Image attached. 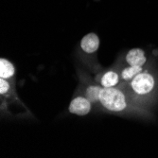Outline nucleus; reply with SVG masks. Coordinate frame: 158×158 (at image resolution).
<instances>
[{
	"mask_svg": "<svg viewBox=\"0 0 158 158\" xmlns=\"http://www.w3.org/2000/svg\"><path fill=\"white\" fill-rule=\"evenodd\" d=\"M141 66H131L129 68H126L123 70L122 72V78L124 80H130L133 77L136 76L137 74H139L141 72Z\"/></svg>",
	"mask_w": 158,
	"mask_h": 158,
	"instance_id": "obj_9",
	"label": "nucleus"
},
{
	"mask_svg": "<svg viewBox=\"0 0 158 158\" xmlns=\"http://www.w3.org/2000/svg\"><path fill=\"white\" fill-rule=\"evenodd\" d=\"M118 82V76L117 73L110 71L104 74V76L102 79V84L103 87H113Z\"/></svg>",
	"mask_w": 158,
	"mask_h": 158,
	"instance_id": "obj_7",
	"label": "nucleus"
},
{
	"mask_svg": "<svg viewBox=\"0 0 158 158\" xmlns=\"http://www.w3.org/2000/svg\"><path fill=\"white\" fill-rule=\"evenodd\" d=\"M9 88H10V85L5 81V79H3V78L0 79V93L5 94L6 92H8Z\"/></svg>",
	"mask_w": 158,
	"mask_h": 158,
	"instance_id": "obj_10",
	"label": "nucleus"
},
{
	"mask_svg": "<svg viewBox=\"0 0 158 158\" xmlns=\"http://www.w3.org/2000/svg\"><path fill=\"white\" fill-rule=\"evenodd\" d=\"M81 46L82 50H84L86 53H93L98 50L99 46V39L97 34L95 33H88L86 34L81 42Z\"/></svg>",
	"mask_w": 158,
	"mask_h": 158,
	"instance_id": "obj_4",
	"label": "nucleus"
},
{
	"mask_svg": "<svg viewBox=\"0 0 158 158\" xmlns=\"http://www.w3.org/2000/svg\"><path fill=\"white\" fill-rule=\"evenodd\" d=\"M154 80L152 76L148 73H139L132 81L133 89L140 95H144L151 92L153 88Z\"/></svg>",
	"mask_w": 158,
	"mask_h": 158,
	"instance_id": "obj_2",
	"label": "nucleus"
},
{
	"mask_svg": "<svg viewBox=\"0 0 158 158\" xmlns=\"http://www.w3.org/2000/svg\"><path fill=\"white\" fill-rule=\"evenodd\" d=\"M14 74V67L12 64L5 59L0 60V77L3 79H8L12 77Z\"/></svg>",
	"mask_w": 158,
	"mask_h": 158,
	"instance_id": "obj_6",
	"label": "nucleus"
},
{
	"mask_svg": "<svg viewBox=\"0 0 158 158\" xmlns=\"http://www.w3.org/2000/svg\"><path fill=\"white\" fill-rule=\"evenodd\" d=\"M91 102L86 98H76L70 103L69 111L72 114H79V116H84L87 114L91 109Z\"/></svg>",
	"mask_w": 158,
	"mask_h": 158,
	"instance_id": "obj_3",
	"label": "nucleus"
},
{
	"mask_svg": "<svg viewBox=\"0 0 158 158\" xmlns=\"http://www.w3.org/2000/svg\"><path fill=\"white\" fill-rule=\"evenodd\" d=\"M126 60L131 66H141L146 62L144 52L139 48H133L129 51L126 56Z\"/></svg>",
	"mask_w": 158,
	"mask_h": 158,
	"instance_id": "obj_5",
	"label": "nucleus"
},
{
	"mask_svg": "<svg viewBox=\"0 0 158 158\" xmlns=\"http://www.w3.org/2000/svg\"><path fill=\"white\" fill-rule=\"evenodd\" d=\"M102 88L98 87V86H90L86 90V98H87L90 102H96L99 100V95L100 91Z\"/></svg>",
	"mask_w": 158,
	"mask_h": 158,
	"instance_id": "obj_8",
	"label": "nucleus"
},
{
	"mask_svg": "<svg viewBox=\"0 0 158 158\" xmlns=\"http://www.w3.org/2000/svg\"><path fill=\"white\" fill-rule=\"evenodd\" d=\"M99 102L105 108L114 112L122 111L126 107L124 95L119 90L112 87H104L102 89Z\"/></svg>",
	"mask_w": 158,
	"mask_h": 158,
	"instance_id": "obj_1",
	"label": "nucleus"
}]
</instances>
